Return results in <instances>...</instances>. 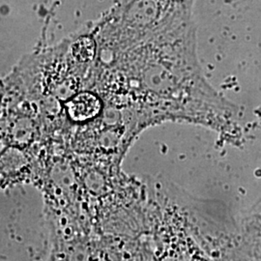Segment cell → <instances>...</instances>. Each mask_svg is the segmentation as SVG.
Returning <instances> with one entry per match:
<instances>
[{
  "mask_svg": "<svg viewBox=\"0 0 261 261\" xmlns=\"http://www.w3.org/2000/svg\"><path fill=\"white\" fill-rule=\"evenodd\" d=\"M196 41L193 21L98 58L95 87L108 106L121 112L134 139L166 121L201 125L229 140L240 137L238 108L206 81Z\"/></svg>",
  "mask_w": 261,
  "mask_h": 261,
  "instance_id": "cell-1",
  "label": "cell"
}]
</instances>
